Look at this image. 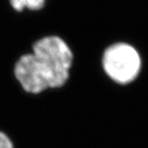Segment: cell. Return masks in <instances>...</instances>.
<instances>
[{"instance_id": "cell-4", "label": "cell", "mask_w": 148, "mask_h": 148, "mask_svg": "<svg viewBox=\"0 0 148 148\" xmlns=\"http://www.w3.org/2000/svg\"><path fill=\"white\" fill-rule=\"evenodd\" d=\"M0 148H14V145L9 136L1 130H0Z\"/></svg>"}, {"instance_id": "cell-1", "label": "cell", "mask_w": 148, "mask_h": 148, "mask_svg": "<svg viewBox=\"0 0 148 148\" xmlns=\"http://www.w3.org/2000/svg\"><path fill=\"white\" fill-rule=\"evenodd\" d=\"M72 63L73 53L66 43L57 36H48L35 43L31 53L18 60L14 75L26 92L39 94L64 86Z\"/></svg>"}, {"instance_id": "cell-3", "label": "cell", "mask_w": 148, "mask_h": 148, "mask_svg": "<svg viewBox=\"0 0 148 148\" xmlns=\"http://www.w3.org/2000/svg\"><path fill=\"white\" fill-rule=\"evenodd\" d=\"M45 1L46 0H10V4L13 9L18 12L24 9L38 11L44 7Z\"/></svg>"}, {"instance_id": "cell-2", "label": "cell", "mask_w": 148, "mask_h": 148, "mask_svg": "<svg viewBox=\"0 0 148 148\" xmlns=\"http://www.w3.org/2000/svg\"><path fill=\"white\" fill-rule=\"evenodd\" d=\"M106 74L114 82L127 84L135 80L141 70V58L133 46L117 43L107 47L102 57Z\"/></svg>"}]
</instances>
